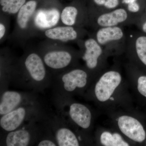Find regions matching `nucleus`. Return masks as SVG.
<instances>
[{"mask_svg": "<svg viewBox=\"0 0 146 146\" xmlns=\"http://www.w3.org/2000/svg\"><path fill=\"white\" fill-rule=\"evenodd\" d=\"M130 89L119 65L116 64L103 72L85 93L88 99L107 112L119 109H133Z\"/></svg>", "mask_w": 146, "mask_h": 146, "instance_id": "f257e3e1", "label": "nucleus"}, {"mask_svg": "<svg viewBox=\"0 0 146 146\" xmlns=\"http://www.w3.org/2000/svg\"><path fill=\"white\" fill-rule=\"evenodd\" d=\"M112 125L132 143L146 145V125L143 115L134 108L106 112Z\"/></svg>", "mask_w": 146, "mask_h": 146, "instance_id": "f03ea898", "label": "nucleus"}, {"mask_svg": "<svg viewBox=\"0 0 146 146\" xmlns=\"http://www.w3.org/2000/svg\"><path fill=\"white\" fill-rule=\"evenodd\" d=\"M77 43L80 48V57L84 62V66L94 80L108 68L110 56L91 35L85 39L79 40Z\"/></svg>", "mask_w": 146, "mask_h": 146, "instance_id": "7ed1b4c3", "label": "nucleus"}, {"mask_svg": "<svg viewBox=\"0 0 146 146\" xmlns=\"http://www.w3.org/2000/svg\"><path fill=\"white\" fill-rule=\"evenodd\" d=\"M41 54L46 67L54 71H65L78 66L80 58L79 51L59 45L46 47Z\"/></svg>", "mask_w": 146, "mask_h": 146, "instance_id": "20e7f679", "label": "nucleus"}, {"mask_svg": "<svg viewBox=\"0 0 146 146\" xmlns=\"http://www.w3.org/2000/svg\"><path fill=\"white\" fill-rule=\"evenodd\" d=\"M123 27L100 28L95 30L91 35L110 57L119 58L125 53L127 33Z\"/></svg>", "mask_w": 146, "mask_h": 146, "instance_id": "39448f33", "label": "nucleus"}, {"mask_svg": "<svg viewBox=\"0 0 146 146\" xmlns=\"http://www.w3.org/2000/svg\"><path fill=\"white\" fill-rule=\"evenodd\" d=\"M60 80L64 93L69 96L86 92L94 81L85 67L79 65L64 72Z\"/></svg>", "mask_w": 146, "mask_h": 146, "instance_id": "423d86ee", "label": "nucleus"}, {"mask_svg": "<svg viewBox=\"0 0 146 146\" xmlns=\"http://www.w3.org/2000/svg\"><path fill=\"white\" fill-rule=\"evenodd\" d=\"M137 20L136 16L121 7L89 16L88 26L95 30L100 28L130 25L136 24Z\"/></svg>", "mask_w": 146, "mask_h": 146, "instance_id": "0eeeda50", "label": "nucleus"}, {"mask_svg": "<svg viewBox=\"0 0 146 146\" xmlns=\"http://www.w3.org/2000/svg\"><path fill=\"white\" fill-rule=\"evenodd\" d=\"M127 33V62L146 73V35L133 31Z\"/></svg>", "mask_w": 146, "mask_h": 146, "instance_id": "6e6552de", "label": "nucleus"}, {"mask_svg": "<svg viewBox=\"0 0 146 146\" xmlns=\"http://www.w3.org/2000/svg\"><path fill=\"white\" fill-rule=\"evenodd\" d=\"M37 7L36 1L31 0L21 7L16 14V26L13 33L14 38L21 41L31 36V31L33 28V16L37 10Z\"/></svg>", "mask_w": 146, "mask_h": 146, "instance_id": "1a4fd4ad", "label": "nucleus"}, {"mask_svg": "<svg viewBox=\"0 0 146 146\" xmlns=\"http://www.w3.org/2000/svg\"><path fill=\"white\" fill-rule=\"evenodd\" d=\"M68 114L71 122L80 132L91 136L95 115L90 108L80 103L72 102L69 104Z\"/></svg>", "mask_w": 146, "mask_h": 146, "instance_id": "9d476101", "label": "nucleus"}, {"mask_svg": "<svg viewBox=\"0 0 146 146\" xmlns=\"http://www.w3.org/2000/svg\"><path fill=\"white\" fill-rule=\"evenodd\" d=\"M44 36L48 40L60 43L77 42L87 34L84 28L65 25L56 26L43 31Z\"/></svg>", "mask_w": 146, "mask_h": 146, "instance_id": "9b49d317", "label": "nucleus"}, {"mask_svg": "<svg viewBox=\"0 0 146 146\" xmlns=\"http://www.w3.org/2000/svg\"><path fill=\"white\" fill-rule=\"evenodd\" d=\"M24 69L32 81L36 84L47 78V68L41 54L31 51L26 54L23 60Z\"/></svg>", "mask_w": 146, "mask_h": 146, "instance_id": "f8f14e48", "label": "nucleus"}, {"mask_svg": "<svg viewBox=\"0 0 146 146\" xmlns=\"http://www.w3.org/2000/svg\"><path fill=\"white\" fill-rule=\"evenodd\" d=\"M131 91L141 103L146 105V73L126 62L124 65Z\"/></svg>", "mask_w": 146, "mask_h": 146, "instance_id": "ddd939ff", "label": "nucleus"}, {"mask_svg": "<svg viewBox=\"0 0 146 146\" xmlns=\"http://www.w3.org/2000/svg\"><path fill=\"white\" fill-rule=\"evenodd\" d=\"M94 141L100 146H134L115 127H100L95 133Z\"/></svg>", "mask_w": 146, "mask_h": 146, "instance_id": "4468645a", "label": "nucleus"}, {"mask_svg": "<svg viewBox=\"0 0 146 146\" xmlns=\"http://www.w3.org/2000/svg\"><path fill=\"white\" fill-rule=\"evenodd\" d=\"M61 11L56 8L37 9L33 21L34 30L44 31L58 26L60 22Z\"/></svg>", "mask_w": 146, "mask_h": 146, "instance_id": "2eb2a0df", "label": "nucleus"}, {"mask_svg": "<svg viewBox=\"0 0 146 146\" xmlns=\"http://www.w3.org/2000/svg\"><path fill=\"white\" fill-rule=\"evenodd\" d=\"M55 139L58 146H78L91 144L94 142L91 136L80 131H73L68 127L58 128L55 132Z\"/></svg>", "mask_w": 146, "mask_h": 146, "instance_id": "dca6fc26", "label": "nucleus"}, {"mask_svg": "<svg viewBox=\"0 0 146 146\" xmlns=\"http://www.w3.org/2000/svg\"><path fill=\"white\" fill-rule=\"evenodd\" d=\"M60 21L65 25L84 28L89 24V12L74 6H68L61 10Z\"/></svg>", "mask_w": 146, "mask_h": 146, "instance_id": "f3484780", "label": "nucleus"}, {"mask_svg": "<svg viewBox=\"0 0 146 146\" xmlns=\"http://www.w3.org/2000/svg\"><path fill=\"white\" fill-rule=\"evenodd\" d=\"M29 114V110L25 106H20L11 112L1 116L0 126L7 132L18 129Z\"/></svg>", "mask_w": 146, "mask_h": 146, "instance_id": "a211bd4d", "label": "nucleus"}, {"mask_svg": "<svg viewBox=\"0 0 146 146\" xmlns=\"http://www.w3.org/2000/svg\"><path fill=\"white\" fill-rule=\"evenodd\" d=\"M24 96L15 91H7L3 93L0 103V115H5L21 106Z\"/></svg>", "mask_w": 146, "mask_h": 146, "instance_id": "6ab92c4d", "label": "nucleus"}, {"mask_svg": "<svg viewBox=\"0 0 146 146\" xmlns=\"http://www.w3.org/2000/svg\"><path fill=\"white\" fill-rule=\"evenodd\" d=\"M31 134L25 129H16L9 132L5 138L6 145L27 146L31 143Z\"/></svg>", "mask_w": 146, "mask_h": 146, "instance_id": "aec40b11", "label": "nucleus"}, {"mask_svg": "<svg viewBox=\"0 0 146 146\" xmlns=\"http://www.w3.org/2000/svg\"><path fill=\"white\" fill-rule=\"evenodd\" d=\"M26 0H0L1 9L4 15H16Z\"/></svg>", "mask_w": 146, "mask_h": 146, "instance_id": "412c9836", "label": "nucleus"}, {"mask_svg": "<svg viewBox=\"0 0 146 146\" xmlns=\"http://www.w3.org/2000/svg\"><path fill=\"white\" fill-rule=\"evenodd\" d=\"M93 1L96 5L102 7L101 11L100 13L118 8L119 5V0H93Z\"/></svg>", "mask_w": 146, "mask_h": 146, "instance_id": "4be33fe9", "label": "nucleus"}, {"mask_svg": "<svg viewBox=\"0 0 146 146\" xmlns=\"http://www.w3.org/2000/svg\"><path fill=\"white\" fill-rule=\"evenodd\" d=\"M7 31V25L5 21L1 19L0 23V40L1 42L5 38Z\"/></svg>", "mask_w": 146, "mask_h": 146, "instance_id": "5701e85b", "label": "nucleus"}, {"mask_svg": "<svg viewBox=\"0 0 146 146\" xmlns=\"http://www.w3.org/2000/svg\"><path fill=\"white\" fill-rule=\"evenodd\" d=\"M57 143L54 141L49 140V139H44L40 141L37 145L38 146H56Z\"/></svg>", "mask_w": 146, "mask_h": 146, "instance_id": "b1692460", "label": "nucleus"}, {"mask_svg": "<svg viewBox=\"0 0 146 146\" xmlns=\"http://www.w3.org/2000/svg\"><path fill=\"white\" fill-rule=\"evenodd\" d=\"M146 13V8L145 9ZM141 29L143 33L146 34V20L141 25Z\"/></svg>", "mask_w": 146, "mask_h": 146, "instance_id": "393cba45", "label": "nucleus"}, {"mask_svg": "<svg viewBox=\"0 0 146 146\" xmlns=\"http://www.w3.org/2000/svg\"><path fill=\"white\" fill-rule=\"evenodd\" d=\"M137 1V0H122V3L125 4L127 5L130 3H133Z\"/></svg>", "mask_w": 146, "mask_h": 146, "instance_id": "a878e982", "label": "nucleus"}, {"mask_svg": "<svg viewBox=\"0 0 146 146\" xmlns=\"http://www.w3.org/2000/svg\"><path fill=\"white\" fill-rule=\"evenodd\" d=\"M144 117H145V119L146 120V114H143Z\"/></svg>", "mask_w": 146, "mask_h": 146, "instance_id": "bb28decb", "label": "nucleus"}]
</instances>
